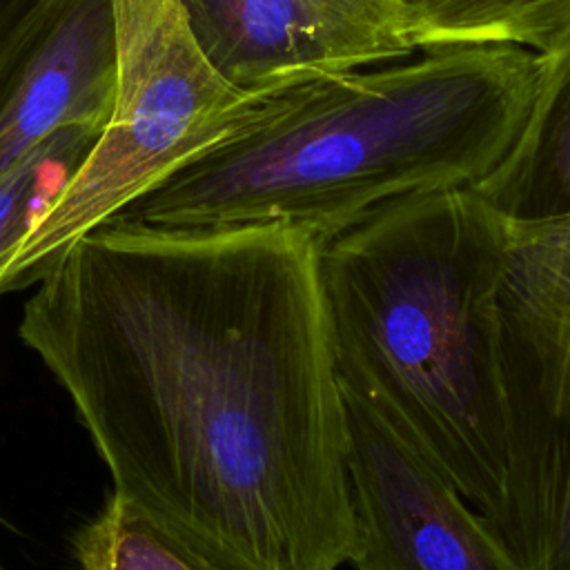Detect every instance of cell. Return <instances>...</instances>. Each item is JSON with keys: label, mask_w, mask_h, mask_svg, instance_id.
<instances>
[{"label": "cell", "mask_w": 570, "mask_h": 570, "mask_svg": "<svg viewBox=\"0 0 570 570\" xmlns=\"http://www.w3.org/2000/svg\"><path fill=\"white\" fill-rule=\"evenodd\" d=\"M419 51L461 45H510L534 53L570 33V0H405Z\"/></svg>", "instance_id": "obj_10"}, {"label": "cell", "mask_w": 570, "mask_h": 570, "mask_svg": "<svg viewBox=\"0 0 570 570\" xmlns=\"http://www.w3.org/2000/svg\"><path fill=\"white\" fill-rule=\"evenodd\" d=\"M541 67L521 47L461 45L258 87L227 134L107 223L323 240L392 200L474 187L517 140Z\"/></svg>", "instance_id": "obj_2"}, {"label": "cell", "mask_w": 570, "mask_h": 570, "mask_svg": "<svg viewBox=\"0 0 570 570\" xmlns=\"http://www.w3.org/2000/svg\"><path fill=\"white\" fill-rule=\"evenodd\" d=\"M0 570H2V568H0Z\"/></svg>", "instance_id": "obj_15"}, {"label": "cell", "mask_w": 570, "mask_h": 570, "mask_svg": "<svg viewBox=\"0 0 570 570\" xmlns=\"http://www.w3.org/2000/svg\"><path fill=\"white\" fill-rule=\"evenodd\" d=\"M519 419L525 570H570V287L512 267L503 287Z\"/></svg>", "instance_id": "obj_6"}, {"label": "cell", "mask_w": 570, "mask_h": 570, "mask_svg": "<svg viewBox=\"0 0 570 570\" xmlns=\"http://www.w3.org/2000/svg\"><path fill=\"white\" fill-rule=\"evenodd\" d=\"M514 254L570 285V218L546 225H512Z\"/></svg>", "instance_id": "obj_14"}, {"label": "cell", "mask_w": 570, "mask_h": 570, "mask_svg": "<svg viewBox=\"0 0 570 570\" xmlns=\"http://www.w3.org/2000/svg\"><path fill=\"white\" fill-rule=\"evenodd\" d=\"M18 323L116 497L223 570H338L354 548L347 403L318 236L102 223Z\"/></svg>", "instance_id": "obj_1"}, {"label": "cell", "mask_w": 570, "mask_h": 570, "mask_svg": "<svg viewBox=\"0 0 570 570\" xmlns=\"http://www.w3.org/2000/svg\"><path fill=\"white\" fill-rule=\"evenodd\" d=\"M318 247L343 392L443 474L519 559L510 220L472 187H448L381 205Z\"/></svg>", "instance_id": "obj_3"}, {"label": "cell", "mask_w": 570, "mask_h": 570, "mask_svg": "<svg viewBox=\"0 0 570 570\" xmlns=\"http://www.w3.org/2000/svg\"><path fill=\"white\" fill-rule=\"evenodd\" d=\"M345 403L354 570H525L443 474L354 396Z\"/></svg>", "instance_id": "obj_5"}, {"label": "cell", "mask_w": 570, "mask_h": 570, "mask_svg": "<svg viewBox=\"0 0 570 570\" xmlns=\"http://www.w3.org/2000/svg\"><path fill=\"white\" fill-rule=\"evenodd\" d=\"M209 65L238 89L419 51L405 0H178Z\"/></svg>", "instance_id": "obj_7"}, {"label": "cell", "mask_w": 570, "mask_h": 570, "mask_svg": "<svg viewBox=\"0 0 570 570\" xmlns=\"http://www.w3.org/2000/svg\"><path fill=\"white\" fill-rule=\"evenodd\" d=\"M73 559L76 570H223L114 492L73 534Z\"/></svg>", "instance_id": "obj_11"}, {"label": "cell", "mask_w": 570, "mask_h": 570, "mask_svg": "<svg viewBox=\"0 0 570 570\" xmlns=\"http://www.w3.org/2000/svg\"><path fill=\"white\" fill-rule=\"evenodd\" d=\"M116 89L111 0H53L0 105V176L69 125H105Z\"/></svg>", "instance_id": "obj_8"}, {"label": "cell", "mask_w": 570, "mask_h": 570, "mask_svg": "<svg viewBox=\"0 0 570 570\" xmlns=\"http://www.w3.org/2000/svg\"><path fill=\"white\" fill-rule=\"evenodd\" d=\"M116 89L109 116L4 269L0 294L36 283L100 227L232 129L254 89L227 82L196 45L178 0H111Z\"/></svg>", "instance_id": "obj_4"}, {"label": "cell", "mask_w": 570, "mask_h": 570, "mask_svg": "<svg viewBox=\"0 0 570 570\" xmlns=\"http://www.w3.org/2000/svg\"><path fill=\"white\" fill-rule=\"evenodd\" d=\"M100 129V125L62 127L0 176V283L33 220L78 169Z\"/></svg>", "instance_id": "obj_12"}, {"label": "cell", "mask_w": 570, "mask_h": 570, "mask_svg": "<svg viewBox=\"0 0 570 570\" xmlns=\"http://www.w3.org/2000/svg\"><path fill=\"white\" fill-rule=\"evenodd\" d=\"M528 118L497 167L472 189L514 225L570 218V33L541 53Z\"/></svg>", "instance_id": "obj_9"}, {"label": "cell", "mask_w": 570, "mask_h": 570, "mask_svg": "<svg viewBox=\"0 0 570 570\" xmlns=\"http://www.w3.org/2000/svg\"><path fill=\"white\" fill-rule=\"evenodd\" d=\"M53 0H0V105L33 49Z\"/></svg>", "instance_id": "obj_13"}]
</instances>
